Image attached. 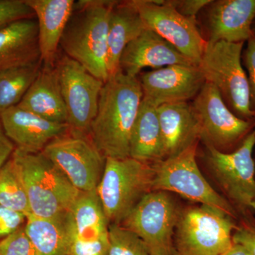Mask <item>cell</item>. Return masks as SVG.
Masks as SVG:
<instances>
[{
    "label": "cell",
    "instance_id": "1",
    "mask_svg": "<svg viewBox=\"0 0 255 255\" xmlns=\"http://www.w3.org/2000/svg\"><path fill=\"white\" fill-rule=\"evenodd\" d=\"M142 99L138 77L121 70L104 84L89 138L106 158L130 157V135Z\"/></svg>",
    "mask_w": 255,
    "mask_h": 255
},
{
    "label": "cell",
    "instance_id": "2",
    "mask_svg": "<svg viewBox=\"0 0 255 255\" xmlns=\"http://www.w3.org/2000/svg\"><path fill=\"white\" fill-rule=\"evenodd\" d=\"M116 1H75L60 47L65 55L80 63L101 81H107L109 21Z\"/></svg>",
    "mask_w": 255,
    "mask_h": 255
},
{
    "label": "cell",
    "instance_id": "3",
    "mask_svg": "<svg viewBox=\"0 0 255 255\" xmlns=\"http://www.w3.org/2000/svg\"><path fill=\"white\" fill-rule=\"evenodd\" d=\"M27 194L31 214L51 219L66 214L81 191L43 152L16 148L11 155Z\"/></svg>",
    "mask_w": 255,
    "mask_h": 255
},
{
    "label": "cell",
    "instance_id": "4",
    "mask_svg": "<svg viewBox=\"0 0 255 255\" xmlns=\"http://www.w3.org/2000/svg\"><path fill=\"white\" fill-rule=\"evenodd\" d=\"M246 43H207L199 67L206 82L214 85L230 110L244 120H255L249 83L242 63Z\"/></svg>",
    "mask_w": 255,
    "mask_h": 255
},
{
    "label": "cell",
    "instance_id": "5",
    "mask_svg": "<svg viewBox=\"0 0 255 255\" xmlns=\"http://www.w3.org/2000/svg\"><path fill=\"white\" fill-rule=\"evenodd\" d=\"M152 164L131 157L106 158L105 171L97 191L109 223L120 224L152 191Z\"/></svg>",
    "mask_w": 255,
    "mask_h": 255
},
{
    "label": "cell",
    "instance_id": "6",
    "mask_svg": "<svg viewBox=\"0 0 255 255\" xmlns=\"http://www.w3.org/2000/svg\"><path fill=\"white\" fill-rule=\"evenodd\" d=\"M236 220L205 205L182 209L174 232L176 255H222L233 246Z\"/></svg>",
    "mask_w": 255,
    "mask_h": 255
},
{
    "label": "cell",
    "instance_id": "7",
    "mask_svg": "<svg viewBox=\"0 0 255 255\" xmlns=\"http://www.w3.org/2000/svg\"><path fill=\"white\" fill-rule=\"evenodd\" d=\"M198 145L152 164L155 172L152 191L177 193L200 205L221 210L237 219L234 206L211 187L201 172L196 160Z\"/></svg>",
    "mask_w": 255,
    "mask_h": 255
},
{
    "label": "cell",
    "instance_id": "8",
    "mask_svg": "<svg viewBox=\"0 0 255 255\" xmlns=\"http://www.w3.org/2000/svg\"><path fill=\"white\" fill-rule=\"evenodd\" d=\"M181 211L169 192L152 191L120 224L141 238L150 255H176L174 232Z\"/></svg>",
    "mask_w": 255,
    "mask_h": 255
},
{
    "label": "cell",
    "instance_id": "9",
    "mask_svg": "<svg viewBox=\"0 0 255 255\" xmlns=\"http://www.w3.org/2000/svg\"><path fill=\"white\" fill-rule=\"evenodd\" d=\"M200 129L201 140L221 152H232L255 128V120L235 115L219 90L206 82L191 104Z\"/></svg>",
    "mask_w": 255,
    "mask_h": 255
},
{
    "label": "cell",
    "instance_id": "10",
    "mask_svg": "<svg viewBox=\"0 0 255 255\" xmlns=\"http://www.w3.org/2000/svg\"><path fill=\"white\" fill-rule=\"evenodd\" d=\"M255 128L232 152L206 145L205 159L211 173L231 204L243 214L251 211L255 199Z\"/></svg>",
    "mask_w": 255,
    "mask_h": 255
},
{
    "label": "cell",
    "instance_id": "11",
    "mask_svg": "<svg viewBox=\"0 0 255 255\" xmlns=\"http://www.w3.org/2000/svg\"><path fill=\"white\" fill-rule=\"evenodd\" d=\"M55 66L70 132L89 137L105 82L95 78L80 63L65 54L57 58Z\"/></svg>",
    "mask_w": 255,
    "mask_h": 255
},
{
    "label": "cell",
    "instance_id": "12",
    "mask_svg": "<svg viewBox=\"0 0 255 255\" xmlns=\"http://www.w3.org/2000/svg\"><path fill=\"white\" fill-rule=\"evenodd\" d=\"M43 154L80 191L95 190L105 171L106 157L89 137L69 132L49 142Z\"/></svg>",
    "mask_w": 255,
    "mask_h": 255
},
{
    "label": "cell",
    "instance_id": "13",
    "mask_svg": "<svg viewBox=\"0 0 255 255\" xmlns=\"http://www.w3.org/2000/svg\"><path fill=\"white\" fill-rule=\"evenodd\" d=\"M147 28L199 65L206 46L197 21L184 17L166 0H131Z\"/></svg>",
    "mask_w": 255,
    "mask_h": 255
},
{
    "label": "cell",
    "instance_id": "14",
    "mask_svg": "<svg viewBox=\"0 0 255 255\" xmlns=\"http://www.w3.org/2000/svg\"><path fill=\"white\" fill-rule=\"evenodd\" d=\"M255 0H211L197 16L206 43H246L253 35Z\"/></svg>",
    "mask_w": 255,
    "mask_h": 255
},
{
    "label": "cell",
    "instance_id": "15",
    "mask_svg": "<svg viewBox=\"0 0 255 255\" xmlns=\"http://www.w3.org/2000/svg\"><path fill=\"white\" fill-rule=\"evenodd\" d=\"M143 100L156 107L194 100L205 85L199 65H176L138 75Z\"/></svg>",
    "mask_w": 255,
    "mask_h": 255
},
{
    "label": "cell",
    "instance_id": "16",
    "mask_svg": "<svg viewBox=\"0 0 255 255\" xmlns=\"http://www.w3.org/2000/svg\"><path fill=\"white\" fill-rule=\"evenodd\" d=\"M6 136L16 148L28 153H38L52 140L70 132L68 124L51 122L14 106L0 114Z\"/></svg>",
    "mask_w": 255,
    "mask_h": 255
},
{
    "label": "cell",
    "instance_id": "17",
    "mask_svg": "<svg viewBox=\"0 0 255 255\" xmlns=\"http://www.w3.org/2000/svg\"><path fill=\"white\" fill-rule=\"evenodd\" d=\"M176 65L196 64L155 32L147 28L124 50L120 70L130 76L138 77L145 68L157 70Z\"/></svg>",
    "mask_w": 255,
    "mask_h": 255
},
{
    "label": "cell",
    "instance_id": "18",
    "mask_svg": "<svg viewBox=\"0 0 255 255\" xmlns=\"http://www.w3.org/2000/svg\"><path fill=\"white\" fill-rule=\"evenodd\" d=\"M38 21L42 63L55 64L64 30L75 5L74 0H25Z\"/></svg>",
    "mask_w": 255,
    "mask_h": 255
},
{
    "label": "cell",
    "instance_id": "19",
    "mask_svg": "<svg viewBox=\"0 0 255 255\" xmlns=\"http://www.w3.org/2000/svg\"><path fill=\"white\" fill-rule=\"evenodd\" d=\"M165 159L198 145L200 129L189 102L167 104L157 107Z\"/></svg>",
    "mask_w": 255,
    "mask_h": 255
},
{
    "label": "cell",
    "instance_id": "20",
    "mask_svg": "<svg viewBox=\"0 0 255 255\" xmlns=\"http://www.w3.org/2000/svg\"><path fill=\"white\" fill-rule=\"evenodd\" d=\"M17 106L51 122L67 124V111L55 63H42L39 74Z\"/></svg>",
    "mask_w": 255,
    "mask_h": 255
},
{
    "label": "cell",
    "instance_id": "21",
    "mask_svg": "<svg viewBox=\"0 0 255 255\" xmlns=\"http://www.w3.org/2000/svg\"><path fill=\"white\" fill-rule=\"evenodd\" d=\"M39 61L36 18L20 20L0 29V71Z\"/></svg>",
    "mask_w": 255,
    "mask_h": 255
},
{
    "label": "cell",
    "instance_id": "22",
    "mask_svg": "<svg viewBox=\"0 0 255 255\" xmlns=\"http://www.w3.org/2000/svg\"><path fill=\"white\" fill-rule=\"evenodd\" d=\"M147 28L131 0L115 1L109 21L107 70L110 76L120 70L121 58L128 45Z\"/></svg>",
    "mask_w": 255,
    "mask_h": 255
},
{
    "label": "cell",
    "instance_id": "23",
    "mask_svg": "<svg viewBox=\"0 0 255 255\" xmlns=\"http://www.w3.org/2000/svg\"><path fill=\"white\" fill-rule=\"evenodd\" d=\"M130 157L150 164L165 159L157 107L143 99L130 135Z\"/></svg>",
    "mask_w": 255,
    "mask_h": 255
},
{
    "label": "cell",
    "instance_id": "24",
    "mask_svg": "<svg viewBox=\"0 0 255 255\" xmlns=\"http://www.w3.org/2000/svg\"><path fill=\"white\" fill-rule=\"evenodd\" d=\"M70 233L82 240L107 237L108 219L97 189L81 191L68 213Z\"/></svg>",
    "mask_w": 255,
    "mask_h": 255
},
{
    "label": "cell",
    "instance_id": "25",
    "mask_svg": "<svg viewBox=\"0 0 255 255\" xmlns=\"http://www.w3.org/2000/svg\"><path fill=\"white\" fill-rule=\"evenodd\" d=\"M24 228L36 255L66 254L70 238L68 213L51 219L30 215Z\"/></svg>",
    "mask_w": 255,
    "mask_h": 255
},
{
    "label": "cell",
    "instance_id": "26",
    "mask_svg": "<svg viewBox=\"0 0 255 255\" xmlns=\"http://www.w3.org/2000/svg\"><path fill=\"white\" fill-rule=\"evenodd\" d=\"M41 67L39 61L0 71V114L19 104Z\"/></svg>",
    "mask_w": 255,
    "mask_h": 255
},
{
    "label": "cell",
    "instance_id": "27",
    "mask_svg": "<svg viewBox=\"0 0 255 255\" xmlns=\"http://www.w3.org/2000/svg\"><path fill=\"white\" fill-rule=\"evenodd\" d=\"M0 205L26 218L31 215L27 194L11 157L0 170Z\"/></svg>",
    "mask_w": 255,
    "mask_h": 255
},
{
    "label": "cell",
    "instance_id": "28",
    "mask_svg": "<svg viewBox=\"0 0 255 255\" xmlns=\"http://www.w3.org/2000/svg\"><path fill=\"white\" fill-rule=\"evenodd\" d=\"M108 255H150L141 238L122 224L109 226Z\"/></svg>",
    "mask_w": 255,
    "mask_h": 255
},
{
    "label": "cell",
    "instance_id": "29",
    "mask_svg": "<svg viewBox=\"0 0 255 255\" xmlns=\"http://www.w3.org/2000/svg\"><path fill=\"white\" fill-rule=\"evenodd\" d=\"M0 255H36L24 226L0 241Z\"/></svg>",
    "mask_w": 255,
    "mask_h": 255
},
{
    "label": "cell",
    "instance_id": "30",
    "mask_svg": "<svg viewBox=\"0 0 255 255\" xmlns=\"http://www.w3.org/2000/svg\"><path fill=\"white\" fill-rule=\"evenodd\" d=\"M36 18L25 0H0V29L11 23Z\"/></svg>",
    "mask_w": 255,
    "mask_h": 255
},
{
    "label": "cell",
    "instance_id": "31",
    "mask_svg": "<svg viewBox=\"0 0 255 255\" xmlns=\"http://www.w3.org/2000/svg\"><path fill=\"white\" fill-rule=\"evenodd\" d=\"M108 236L97 240H82L70 233L65 255H108Z\"/></svg>",
    "mask_w": 255,
    "mask_h": 255
},
{
    "label": "cell",
    "instance_id": "32",
    "mask_svg": "<svg viewBox=\"0 0 255 255\" xmlns=\"http://www.w3.org/2000/svg\"><path fill=\"white\" fill-rule=\"evenodd\" d=\"M246 43L242 54V63L248 77L251 109L255 115V36L253 33Z\"/></svg>",
    "mask_w": 255,
    "mask_h": 255
},
{
    "label": "cell",
    "instance_id": "33",
    "mask_svg": "<svg viewBox=\"0 0 255 255\" xmlns=\"http://www.w3.org/2000/svg\"><path fill=\"white\" fill-rule=\"evenodd\" d=\"M26 216L0 205V241L24 226Z\"/></svg>",
    "mask_w": 255,
    "mask_h": 255
},
{
    "label": "cell",
    "instance_id": "34",
    "mask_svg": "<svg viewBox=\"0 0 255 255\" xmlns=\"http://www.w3.org/2000/svg\"><path fill=\"white\" fill-rule=\"evenodd\" d=\"M233 243L245 247L253 255H255V221L245 219L235 230Z\"/></svg>",
    "mask_w": 255,
    "mask_h": 255
},
{
    "label": "cell",
    "instance_id": "35",
    "mask_svg": "<svg viewBox=\"0 0 255 255\" xmlns=\"http://www.w3.org/2000/svg\"><path fill=\"white\" fill-rule=\"evenodd\" d=\"M211 0H166L169 6L184 17L197 21V16L201 10L209 4Z\"/></svg>",
    "mask_w": 255,
    "mask_h": 255
},
{
    "label": "cell",
    "instance_id": "36",
    "mask_svg": "<svg viewBox=\"0 0 255 255\" xmlns=\"http://www.w3.org/2000/svg\"><path fill=\"white\" fill-rule=\"evenodd\" d=\"M15 149L14 144L6 136L0 120V170L11 157Z\"/></svg>",
    "mask_w": 255,
    "mask_h": 255
},
{
    "label": "cell",
    "instance_id": "37",
    "mask_svg": "<svg viewBox=\"0 0 255 255\" xmlns=\"http://www.w3.org/2000/svg\"><path fill=\"white\" fill-rule=\"evenodd\" d=\"M222 255H253L245 247L237 243H233L229 250Z\"/></svg>",
    "mask_w": 255,
    "mask_h": 255
},
{
    "label": "cell",
    "instance_id": "38",
    "mask_svg": "<svg viewBox=\"0 0 255 255\" xmlns=\"http://www.w3.org/2000/svg\"><path fill=\"white\" fill-rule=\"evenodd\" d=\"M250 209H251V211H253L255 214V199L252 201L251 205H250Z\"/></svg>",
    "mask_w": 255,
    "mask_h": 255
},
{
    "label": "cell",
    "instance_id": "39",
    "mask_svg": "<svg viewBox=\"0 0 255 255\" xmlns=\"http://www.w3.org/2000/svg\"><path fill=\"white\" fill-rule=\"evenodd\" d=\"M252 29H253V34L255 36V19L254 20V22H253V27H252Z\"/></svg>",
    "mask_w": 255,
    "mask_h": 255
}]
</instances>
